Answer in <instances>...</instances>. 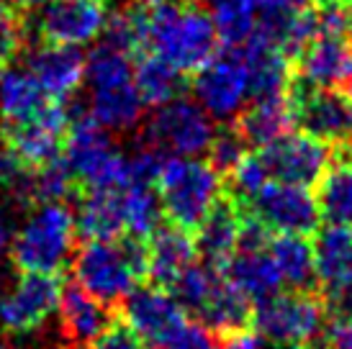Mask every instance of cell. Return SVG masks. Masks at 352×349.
Masks as SVG:
<instances>
[{
	"label": "cell",
	"instance_id": "6",
	"mask_svg": "<svg viewBox=\"0 0 352 349\" xmlns=\"http://www.w3.org/2000/svg\"><path fill=\"white\" fill-rule=\"evenodd\" d=\"M62 157L82 190H118L134 183L129 155L113 146L111 131L90 113L69 118Z\"/></svg>",
	"mask_w": 352,
	"mask_h": 349
},
{
	"label": "cell",
	"instance_id": "3",
	"mask_svg": "<svg viewBox=\"0 0 352 349\" xmlns=\"http://www.w3.org/2000/svg\"><path fill=\"white\" fill-rule=\"evenodd\" d=\"M131 54L100 41L85 57V82L90 87V116L108 131H129L142 121L144 103L134 85Z\"/></svg>",
	"mask_w": 352,
	"mask_h": 349
},
{
	"label": "cell",
	"instance_id": "47",
	"mask_svg": "<svg viewBox=\"0 0 352 349\" xmlns=\"http://www.w3.org/2000/svg\"><path fill=\"white\" fill-rule=\"evenodd\" d=\"M350 29H352V5H350Z\"/></svg>",
	"mask_w": 352,
	"mask_h": 349
},
{
	"label": "cell",
	"instance_id": "42",
	"mask_svg": "<svg viewBox=\"0 0 352 349\" xmlns=\"http://www.w3.org/2000/svg\"><path fill=\"white\" fill-rule=\"evenodd\" d=\"M142 5H162V3H186V0H137Z\"/></svg>",
	"mask_w": 352,
	"mask_h": 349
},
{
	"label": "cell",
	"instance_id": "12",
	"mask_svg": "<svg viewBox=\"0 0 352 349\" xmlns=\"http://www.w3.org/2000/svg\"><path fill=\"white\" fill-rule=\"evenodd\" d=\"M67 126L69 113L65 103L50 100L34 116L3 124L0 139H3V146L19 159L21 165L36 170V167L47 165L62 155Z\"/></svg>",
	"mask_w": 352,
	"mask_h": 349
},
{
	"label": "cell",
	"instance_id": "27",
	"mask_svg": "<svg viewBox=\"0 0 352 349\" xmlns=\"http://www.w3.org/2000/svg\"><path fill=\"white\" fill-rule=\"evenodd\" d=\"M75 226L82 239H116L126 236L124 203L118 190H82L75 211Z\"/></svg>",
	"mask_w": 352,
	"mask_h": 349
},
{
	"label": "cell",
	"instance_id": "40",
	"mask_svg": "<svg viewBox=\"0 0 352 349\" xmlns=\"http://www.w3.org/2000/svg\"><path fill=\"white\" fill-rule=\"evenodd\" d=\"M13 236H16V223L10 221L8 216H0V254H6L10 249Z\"/></svg>",
	"mask_w": 352,
	"mask_h": 349
},
{
	"label": "cell",
	"instance_id": "23",
	"mask_svg": "<svg viewBox=\"0 0 352 349\" xmlns=\"http://www.w3.org/2000/svg\"><path fill=\"white\" fill-rule=\"evenodd\" d=\"M234 128L247 142L250 149L275 142L278 136L288 134L294 128V111L288 93L285 95H267V98H250V103L236 113Z\"/></svg>",
	"mask_w": 352,
	"mask_h": 349
},
{
	"label": "cell",
	"instance_id": "35",
	"mask_svg": "<svg viewBox=\"0 0 352 349\" xmlns=\"http://www.w3.org/2000/svg\"><path fill=\"white\" fill-rule=\"evenodd\" d=\"M26 41V23L10 0H0V59H13L21 54Z\"/></svg>",
	"mask_w": 352,
	"mask_h": 349
},
{
	"label": "cell",
	"instance_id": "5",
	"mask_svg": "<svg viewBox=\"0 0 352 349\" xmlns=\"http://www.w3.org/2000/svg\"><path fill=\"white\" fill-rule=\"evenodd\" d=\"M155 190L167 221L193 232L224 195V174L201 157H167Z\"/></svg>",
	"mask_w": 352,
	"mask_h": 349
},
{
	"label": "cell",
	"instance_id": "29",
	"mask_svg": "<svg viewBox=\"0 0 352 349\" xmlns=\"http://www.w3.org/2000/svg\"><path fill=\"white\" fill-rule=\"evenodd\" d=\"M188 75L167 65L165 59H160L152 52H142L137 54V65H134V85L142 98L144 106H162L173 98L183 95L188 87Z\"/></svg>",
	"mask_w": 352,
	"mask_h": 349
},
{
	"label": "cell",
	"instance_id": "31",
	"mask_svg": "<svg viewBox=\"0 0 352 349\" xmlns=\"http://www.w3.org/2000/svg\"><path fill=\"white\" fill-rule=\"evenodd\" d=\"M121 203H124L126 236L147 239L149 234L162 223V208H160L155 185L129 183L126 188H121Z\"/></svg>",
	"mask_w": 352,
	"mask_h": 349
},
{
	"label": "cell",
	"instance_id": "34",
	"mask_svg": "<svg viewBox=\"0 0 352 349\" xmlns=\"http://www.w3.org/2000/svg\"><path fill=\"white\" fill-rule=\"evenodd\" d=\"M247 152H250V146H247V142L239 136V131H236L234 126L216 131L214 139H211V144H208V149H206L208 162L224 174V177L229 174V170L247 155Z\"/></svg>",
	"mask_w": 352,
	"mask_h": 349
},
{
	"label": "cell",
	"instance_id": "9",
	"mask_svg": "<svg viewBox=\"0 0 352 349\" xmlns=\"http://www.w3.org/2000/svg\"><path fill=\"white\" fill-rule=\"evenodd\" d=\"M216 134L214 118L196 100L177 95L157 106L144 126V142L167 157H201Z\"/></svg>",
	"mask_w": 352,
	"mask_h": 349
},
{
	"label": "cell",
	"instance_id": "36",
	"mask_svg": "<svg viewBox=\"0 0 352 349\" xmlns=\"http://www.w3.org/2000/svg\"><path fill=\"white\" fill-rule=\"evenodd\" d=\"M88 349H152L147 341H142L129 329L124 321H111L96 339L90 341Z\"/></svg>",
	"mask_w": 352,
	"mask_h": 349
},
{
	"label": "cell",
	"instance_id": "15",
	"mask_svg": "<svg viewBox=\"0 0 352 349\" xmlns=\"http://www.w3.org/2000/svg\"><path fill=\"white\" fill-rule=\"evenodd\" d=\"M267 177L280 183H294L311 188L332 159V146L309 134H283L275 142L257 149Z\"/></svg>",
	"mask_w": 352,
	"mask_h": 349
},
{
	"label": "cell",
	"instance_id": "45",
	"mask_svg": "<svg viewBox=\"0 0 352 349\" xmlns=\"http://www.w3.org/2000/svg\"><path fill=\"white\" fill-rule=\"evenodd\" d=\"M6 65H8V62H6V59H0V78H3V72H6Z\"/></svg>",
	"mask_w": 352,
	"mask_h": 349
},
{
	"label": "cell",
	"instance_id": "25",
	"mask_svg": "<svg viewBox=\"0 0 352 349\" xmlns=\"http://www.w3.org/2000/svg\"><path fill=\"white\" fill-rule=\"evenodd\" d=\"M196 319L221 339L226 334H234V331H242L250 326V321H252V301L221 270V275H219L216 285L208 293L206 303L196 313Z\"/></svg>",
	"mask_w": 352,
	"mask_h": 349
},
{
	"label": "cell",
	"instance_id": "4",
	"mask_svg": "<svg viewBox=\"0 0 352 349\" xmlns=\"http://www.w3.org/2000/svg\"><path fill=\"white\" fill-rule=\"evenodd\" d=\"M329 306L314 291H278L252 303V326L263 341L288 349H319Z\"/></svg>",
	"mask_w": 352,
	"mask_h": 349
},
{
	"label": "cell",
	"instance_id": "32",
	"mask_svg": "<svg viewBox=\"0 0 352 349\" xmlns=\"http://www.w3.org/2000/svg\"><path fill=\"white\" fill-rule=\"evenodd\" d=\"M204 8L214 21L219 41L239 47L254 34V0H204Z\"/></svg>",
	"mask_w": 352,
	"mask_h": 349
},
{
	"label": "cell",
	"instance_id": "43",
	"mask_svg": "<svg viewBox=\"0 0 352 349\" xmlns=\"http://www.w3.org/2000/svg\"><path fill=\"white\" fill-rule=\"evenodd\" d=\"M319 5H352V0H319Z\"/></svg>",
	"mask_w": 352,
	"mask_h": 349
},
{
	"label": "cell",
	"instance_id": "16",
	"mask_svg": "<svg viewBox=\"0 0 352 349\" xmlns=\"http://www.w3.org/2000/svg\"><path fill=\"white\" fill-rule=\"evenodd\" d=\"M108 19L106 0H50L34 19L39 41L82 47L98 39Z\"/></svg>",
	"mask_w": 352,
	"mask_h": 349
},
{
	"label": "cell",
	"instance_id": "8",
	"mask_svg": "<svg viewBox=\"0 0 352 349\" xmlns=\"http://www.w3.org/2000/svg\"><path fill=\"white\" fill-rule=\"evenodd\" d=\"M196 103L216 121H232L250 100V75L239 47L224 44L193 72Z\"/></svg>",
	"mask_w": 352,
	"mask_h": 349
},
{
	"label": "cell",
	"instance_id": "18",
	"mask_svg": "<svg viewBox=\"0 0 352 349\" xmlns=\"http://www.w3.org/2000/svg\"><path fill=\"white\" fill-rule=\"evenodd\" d=\"M26 65L31 75L39 80L47 98L59 103H67L85 82V57L78 52V47L39 41V47L31 49Z\"/></svg>",
	"mask_w": 352,
	"mask_h": 349
},
{
	"label": "cell",
	"instance_id": "19",
	"mask_svg": "<svg viewBox=\"0 0 352 349\" xmlns=\"http://www.w3.org/2000/svg\"><path fill=\"white\" fill-rule=\"evenodd\" d=\"M239 232H242V203L232 195H221L193 229L198 257L224 267V262L239 247Z\"/></svg>",
	"mask_w": 352,
	"mask_h": 349
},
{
	"label": "cell",
	"instance_id": "24",
	"mask_svg": "<svg viewBox=\"0 0 352 349\" xmlns=\"http://www.w3.org/2000/svg\"><path fill=\"white\" fill-rule=\"evenodd\" d=\"M316 185L322 221L352 229V144L337 146V155H332Z\"/></svg>",
	"mask_w": 352,
	"mask_h": 349
},
{
	"label": "cell",
	"instance_id": "11",
	"mask_svg": "<svg viewBox=\"0 0 352 349\" xmlns=\"http://www.w3.org/2000/svg\"><path fill=\"white\" fill-rule=\"evenodd\" d=\"M242 205L270 234H306L309 236L322 223L316 195L306 185L267 180Z\"/></svg>",
	"mask_w": 352,
	"mask_h": 349
},
{
	"label": "cell",
	"instance_id": "46",
	"mask_svg": "<svg viewBox=\"0 0 352 349\" xmlns=\"http://www.w3.org/2000/svg\"><path fill=\"white\" fill-rule=\"evenodd\" d=\"M0 349H10V347H8V344H3V341H0Z\"/></svg>",
	"mask_w": 352,
	"mask_h": 349
},
{
	"label": "cell",
	"instance_id": "21",
	"mask_svg": "<svg viewBox=\"0 0 352 349\" xmlns=\"http://www.w3.org/2000/svg\"><path fill=\"white\" fill-rule=\"evenodd\" d=\"M57 313L62 324V337L78 349H88L90 341L113 321L106 303L82 291L78 282L62 285Z\"/></svg>",
	"mask_w": 352,
	"mask_h": 349
},
{
	"label": "cell",
	"instance_id": "7",
	"mask_svg": "<svg viewBox=\"0 0 352 349\" xmlns=\"http://www.w3.org/2000/svg\"><path fill=\"white\" fill-rule=\"evenodd\" d=\"M75 214L65 201L39 203L16 229L10 242V262L19 272H52L59 275L75 249Z\"/></svg>",
	"mask_w": 352,
	"mask_h": 349
},
{
	"label": "cell",
	"instance_id": "17",
	"mask_svg": "<svg viewBox=\"0 0 352 349\" xmlns=\"http://www.w3.org/2000/svg\"><path fill=\"white\" fill-rule=\"evenodd\" d=\"M294 78L322 87H342L352 80V34L319 31L291 59Z\"/></svg>",
	"mask_w": 352,
	"mask_h": 349
},
{
	"label": "cell",
	"instance_id": "10",
	"mask_svg": "<svg viewBox=\"0 0 352 349\" xmlns=\"http://www.w3.org/2000/svg\"><path fill=\"white\" fill-rule=\"evenodd\" d=\"M288 100L294 111V126L303 134L329 146L352 144V106L344 93L291 78Z\"/></svg>",
	"mask_w": 352,
	"mask_h": 349
},
{
	"label": "cell",
	"instance_id": "22",
	"mask_svg": "<svg viewBox=\"0 0 352 349\" xmlns=\"http://www.w3.org/2000/svg\"><path fill=\"white\" fill-rule=\"evenodd\" d=\"M147 247V278L157 285H170L190 262L198 260L193 232L175 223H160L144 239Z\"/></svg>",
	"mask_w": 352,
	"mask_h": 349
},
{
	"label": "cell",
	"instance_id": "41",
	"mask_svg": "<svg viewBox=\"0 0 352 349\" xmlns=\"http://www.w3.org/2000/svg\"><path fill=\"white\" fill-rule=\"evenodd\" d=\"M21 13H31V10H39L44 3H50V0H10Z\"/></svg>",
	"mask_w": 352,
	"mask_h": 349
},
{
	"label": "cell",
	"instance_id": "2",
	"mask_svg": "<svg viewBox=\"0 0 352 349\" xmlns=\"http://www.w3.org/2000/svg\"><path fill=\"white\" fill-rule=\"evenodd\" d=\"M75 282L106 306L121 303L147 278V247L137 236L85 239L72 260Z\"/></svg>",
	"mask_w": 352,
	"mask_h": 349
},
{
	"label": "cell",
	"instance_id": "1",
	"mask_svg": "<svg viewBox=\"0 0 352 349\" xmlns=\"http://www.w3.org/2000/svg\"><path fill=\"white\" fill-rule=\"evenodd\" d=\"M142 52H152L175 69L193 75L219 49V34L208 10L196 0L134 8ZM139 52V54H142Z\"/></svg>",
	"mask_w": 352,
	"mask_h": 349
},
{
	"label": "cell",
	"instance_id": "20",
	"mask_svg": "<svg viewBox=\"0 0 352 349\" xmlns=\"http://www.w3.org/2000/svg\"><path fill=\"white\" fill-rule=\"evenodd\" d=\"M314 236V272L324 298L352 288V229L327 223Z\"/></svg>",
	"mask_w": 352,
	"mask_h": 349
},
{
	"label": "cell",
	"instance_id": "26",
	"mask_svg": "<svg viewBox=\"0 0 352 349\" xmlns=\"http://www.w3.org/2000/svg\"><path fill=\"white\" fill-rule=\"evenodd\" d=\"M221 270L226 278L234 282L239 291L245 293L252 303L263 301L267 295H273L283 288L280 272L275 267L273 257L267 252V247L257 249H236L229 260L224 262Z\"/></svg>",
	"mask_w": 352,
	"mask_h": 349
},
{
	"label": "cell",
	"instance_id": "38",
	"mask_svg": "<svg viewBox=\"0 0 352 349\" xmlns=\"http://www.w3.org/2000/svg\"><path fill=\"white\" fill-rule=\"evenodd\" d=\"M319 349H352V313L329 316Z\"/></svg>",
	"mask_w": 352,
	"mask_h": 349
},
{
	"label": "cell",
	"instance_id": "30",
	"mask_svg": "<svg viewBox=\"0 0 352 349\" xmlns=\"http://www.w3.org/2000/svg\"><path fill=\"white\" fill-rule=\"evenodd\" d=\"M52 98L41 90L39 80L26 69H6L0 78V116L3 124L34 116Z\"/></svg>",
	"mask_w": 352,
	"mask_h": 349
},
{
	"label": "cell",
	"instance_id": "33",
	"mask_svg": "<svg viewBox=\"0 0 352 349\" xmlns=\"http://www.w3.org/2000/svg\"><path fill=\"white\" fill-rule=\"evenodd\" d=\"M226 180H229V185H232V193L229 195L245 203V201H250V198H252L270 177H267V170H265L263 159H260V155H257V149H254V152L250 149V152L229 170Z\"/></svg>",
	"mask_w": 352,
	"mask_h": 349
},
{
	"label": "cell",
	"instance_id": "37",
	"mask_svg": "<svg viewBox=\"0 0 352 349\" xmlns=\"http://www.w3.org/2000/svg\"><path fill=\"white\" fill-rule=\"evenodd\" d=\"M162 349H219V337L201 321H186Z\"/></svg>",
	"mask_w": 352,
	"mask_h": 349
},
{
	"label": "cell",
	"instance_id": "44",
	"mask_svg": "<svg viewBox=\"0 0 352 349\" xmlns=\"http://www.w3.org/2000/svg\"><path fill=\"white\" fill-rule=\"evenodd\" d=\"M344 90H342V93H344V95H347V100H350V106H352V80H347V82H344Z\"/></svg>",
	"mask_w": 352,
	"mask_h": 349
},
{
	"label": "cell",
	"instance_id": "14",
	"mask_svg": "<svg viewBox=\"0 0 352 349\" xmlns=\"http://www.w3.org/2000/svg\"><path fill=\"white\" fill-rule=\"evenodd\" d=\"M62 280L52 272H21L16 285L0 298V326L10 334H29L57 313Z\"/></svg>",
	"mask_w": 352,
	"mask_h": 349
},
{
	"label": "cell",
	"instance_id": "13",
	"mask_svg": "<svg viewBox=\"0 0 352 349\" xmlns=\"http://www.w3.org/2000/svg\"><path fill=\"white\" fill-rule=\"evenodd\" d=\"M121 321L147 341L152 349H162L188 321L183 306L165 285H137L121 301Z\"/></svg>",
	"mask_w": 352,
	"mask_h": 349
},
{
	"label": "cell",
	"instance_id": "39",
	"mask_svg": "<svg viewBox=\"0 0 352 349\" xmlns=\"http://www.w3.org/2000/svg\"><path fill=\"white\" fill-rule=\"evenodd\" d=\"M219 349H265V347H263V337L252 326H247L242 331L221 337L219 339Z\"/></svg>",
	"mask_w": 352,
	"mask_h": 349
},
{
	"label": "cell",
	"instance_id": "28",
	"mask_svg": "<svg viewBox=\"0 0 352 349\" xmlns=\"http://www.w3.org/2000/svg\"><path fill=\"white\" fill-rule=\"evenodd\" d=\"M267 252L280 272L283 285L296 291L316 288L314 247L306 234H275L273 239H267Z\"/></svg>",
	"mask_w": 352,
	"mask_h": 349
}]
</instances>
